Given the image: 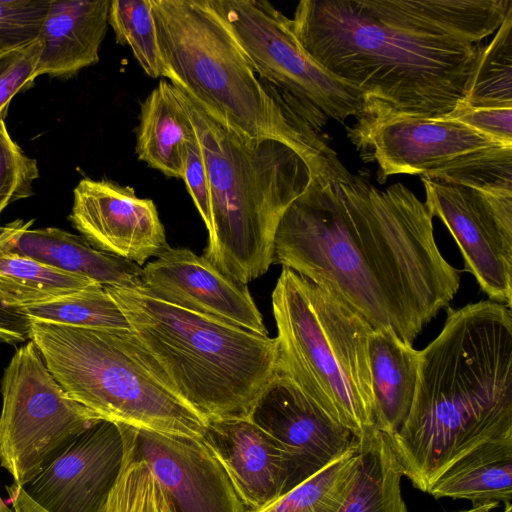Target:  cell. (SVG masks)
Returning a JSON list of instances; mask_svg holds the SVG:
<instances>
[{"label":"cell","mask_w":512,"mask_h":512,"mask_svg":"<svg viewBox=\"0 0 512 512\" xmlns=\"http://www.w3.org/2000/svg\"><path fill=\"white\" fill-rule=\"evenodd\" d=\"M19 309L36 322L94 330L131 331L121 308L100 284Z\"/></svg>","instance_id":"484cf974"},{"label":"cell","mask_w":512,"mask_h":512,"mask_svg":"<svg viewBox=\"0 0 512 512\" xmlns=\"http://www.w3.org/2000/svg\"><path fill=\"white\" fill-rule=\"evenodd\" d=\"M128 428L134 451L153 473L172 512H246L202 439Z\"/></svg>","instance_id":"2e32d148"},{"label":"cell","mask_w":512,"mask_h":512,"mask_svg":"<svg viewBox=\"0 0 512 512\" xmlns=\"http://www.w3.org/2000/svg\"><path fill=\"white\" fill-rule=\"evenodd\" d=\"M125 454L122 425L102 419L22 488L47 512H103Z\"/></svg>","instance_id":"4fadbf2b"},{"label":"cell","mask_w":512,"mask_h":512,"mask_svg":"<svg viewBox=\"0 0 512 512\" xmlns=\"http://www.w3.org/2000/svg\"><path fill=\"white\" fill-rule=\"evenodd\" d=\"M51 0H0V51L39 38Z\"/></svg>","instance_id":"d6a6232c"},{"label":"cell","mask_w":512,"mask_h":512,"mask_svg":"<svg viewBox=\"0 0 512 512\" xmlns=\"http://www.w3.org/2000/svg\"><path fill=\"white\" fill-rule=\"evenodd\" d=\"M0 466L23 487L103 418L70 398L30 340L1 379Z\"/></svg>","instance_id":"30bf717a"},{"label":"cell","mask_w":512,"mask_h":512,"mask_svg":"<svg viewBox=\"0 0 512 512\" xmlns=\"http://www.w3.org/2000/svg\"><path fill=\"white\" fill-rule=\"evenodd\" d=\"M40 50L38 38L22 47L0 51V115H5L11 99L36 79Z\"/></svg>","instance_id":"836d02e7"},{"label":"cell","mask_w":512,"mask_h":512,"mask_svg":"<svg viewBox=\"0 0 512 512\" xmlns=\"http://www.w3.org/2000/svg\"><path fill=\"white\" fill-rule=\"evenodd\" d=\"M248 419L285 451L289 463L287 491L343 456L356 439L281 373L264 387Z\"/></svg>","instance_id":"5bb4252c"},{"label":"cell","mask_w":512,"mask_h":512,"mask_svg":"<svg viewBox=\"0 0 512 512\" xmlns=\"http://www.w3.org/2000/svg\"><path fill=\"white\" fill-rule=\"evenodd\" d=\"M162 512H172V510L170 509V507L168 506V504L164 498V495H163V500H162Z\"/></svg>","instance_id":"60d3db41"},{"label":"cell","mask_w":512,"mask_h":512,"mask_svg":"<svg viewBox=\"0 0 512 512\" xmlns=\"http://www.w3.org/2000/svg\"><path fill=\"white\" fill-rule=\"evenodd\" d=\"M432 218L402 183L380 190L360 176L312 174L278 223L272 264L330 289L374 330L412 345L460 286Z\"/></svg>","instance_id":"6da1fadb"},{"label":"cell","mask_w":512,"mask_h":512,"mask_svg":"<svg viewBox=\"0 0 512 512\" xmlns=\"http://www.w3.org/2000/svg\"><path fill=\"white\" fill-rule=\"evenodd\" d=\"M257 76L315 131L362 112V96L325 71L296 39L291 21L265 0H209Z\"/></svg>","instance_id":"9c48e42d"},{"label":"cell","mask_w":512,"mask_h":512,"mask_svg":"<svg viewBox=\"0 0 512 512\" xmlns=\"http://www.w3.org/2000/svg\"><path fill=\"white\" fill-rule=\"evenodd\" d=\"M34 220H15L0 228V242L58 270L86 277L102 286L139 288L143 268L138 264L103 252L83 237L55 227L30 229Z\"/></svg>","instance_id":"d6986e66"},{"label":"cell","mask_w":512,"mask_h":512,"mask_svg":"<svg viewBox=\"0 0 512 512\" xmlns=\"http://www.w3.org/2000/svg\"><path fill=\"white\" fill-rule=\"evenodd\" d=\"M109 24L116 42L128 45L144 72L164 77L165 68L158 44L151 0H112Z\"/></svg>","instance_id":"f1b7e54d"},{"label":"cell","mask_w":512,"mask_h":512,"mask_svg":"<svg viewBox=\"0 0 512 512\" xmlns=\"http://www.w3.org/2000/svg\"><path fill=\"white\" fill-rule=\"evenodd\" d=\"M385 435V434H384ZM512 436V311L491 300L447 308L443 329L419 351L411 410L385 435L402 471L428 492L479 444Z\"/></svg>","instance_id":"7a4b0ae2"},{"label":"cell","mask_w":512,"mask_h":512,"mask_svg":"<svg viewBox=\"0 0 512 512\" xmlns=\"http://www.w3.org/2000/svg\"><path fill=\"white\" fill-rule=\"evenodd\" d=\"M109 7V0H51L39 35L36 78H68L96 64L109 24Z\"/></svg>","instance_id":"ffe728a7"},{"label":"cell","mask_w":512,"mask_h":512,"mask_svg":"<svg viewBox=\"0 0 512 512\" xmlns=\"http://www.w3.org/2000/svg\"><path fill=\"white\" fill-rule=\"evenodd\" d=\"M348 136L375 161L380 182L395 174H426L464 155L504 145L448 118H391L355 122Z\"/></svg>","instance_id":"7c38bea8"},{"label":"cell","mask_w":512,"mask_h":512,"mask_svg":"<svg viewBox=\"0 0 512 512\" xmlns=\"http://www.w3.org/2000/svg\"><path fill=\"white\" fill-rule=\"evenodd\" d=\"M369 360L374 400V427L385 435L397 432L412 407L419 351L394 334L373 330Z\"/></svg>","instance_id":"44dd1931"},{"label":"cell","mask_w":512,"mask_h":512,"mask_svg":"<svg viewBox=\"0 0 512 512\" xmlns=\"http://www.w3.org/2000/svg\"><path fill=\"white\" fill-rule=\"evenodd\" d=\"M164 78L210 117L248 141L279 140L321 174L347 169L336 153L261 82L226 21L209 0H151Z\"/></svg>","instance_id":"277c9868"},{"label":"cell","mask_w":512,"mask_h":512,"mask_svg":"<svg viewBox=\"0 0 512 512\" xmlns=\"http://www.w3.org/2000/svg\"><path fill=\"white\" fill-rule=\"evenodd\" d=\"M182 179L208 231L212 236V214L209 179L201 144L197 135L187 144Z\"/></svg>","instance_id":"e575fe53"},{"label":"cell","mask_w":512,"mask_h":512,"mask_svg":"<svg viewBox=\"0 0 512 512\" xmlns=\"http://www.w3.org/2000/svg\"><path fill=\"white\" fill-rule=\"evenodd\" d=\"M421 178L491 193H512V145L464 155Z\"/></svg>","instance_id":"f546056e"},{"label":"cell","mask_w":512,"mask_h":512,"mask_svg":"<svg viewBox=\"0 0 512 512\" xmlns=\"http://www.w3.org/2000/svg\"><path fill=\"white\" fill-rule=\"evenodd\" d=\"M202 440L225 469L246 511L262 509L287 492L285 451L248 418L207 421Z\"/></svg>","instance_id":"ac0fdd59"},{"label":"cell","mask_w":512,"mask_h":512,"mask_svg":"<svg viewBox=\"0 0 512 512\" xmlns=\"http://www.w3.org/2000/svg\"><path fill=\"white\" fill-rule=\"evenodd\" d=\"M174 88L208 173L213 232L203 256L247 284L272 264L274 235L287 207L304 192L312 174H323L282 141L240 138Z\"/></svg>","instance_id":"5b68a950"},{"label":"cell","mask_w":512,"mask_h":512,"mask_svg":"<svg viewBox=\"0 0 512 512\" xmlns=\"http://www.w3.org/2000/svg\"><path fill=\"white\" fill-rule=\"evenodd\" d=\"M69 219L91 246L139 266L170 248L154 202L110 180H80Z\"/></svg>","instance_id":"9a60e30c"},{"label":"cell","mask_w":512,"mask_h":512,"mask_svg":"<svg viewBox=\"0 0 512 512\" xmlns=\"http://www.w3.org/2000/svg\"><path fill=\"white\" fill-rule=\"evenodd\" d=\"M0 512H13L12 509H10L5 501L2 499L1 495H0Z\"/></svg>","instance_id":"ab89813d"},{"label":"cell","mask_w":512,"mask_h":512,"mask_svg":"<svg viewBox=\"0 0 512 512\" xmlns=\"http://www.w3.org/2000/svg\"><path fill=\"white\" fill-rule=\"evenodd\" d=\"M141 288L176 307L268 335L246 284L188 248H169L143 268Z\"/></svg>","instance_id":"e0dca14e"},{"label":"cell","mask_w":512,"mask_h":512,"mask_svg":"<svg viewBox=\"0 0 512 512\" xmlns=\"http://www.w3.org/2000/svg\"><path fill=\"white\" fill-rule=\"evenodd\" d=\"M31 319L19 308L8 306L0 296V341L16 345L30 340Z\"/></svg>","instance_id":"8d00e7d4"},{"label":"cell","mask_w":512,"mask_h":512,"mask_svg":"<svg viewBox=\"0 0 512 512\" xmlns=\"http://www.w3.org/2000/svg\"><path fill=\"white\" fill-rule=\"evenodd\" d=\"M94 281L40 263L0 242V296L5 304L23 308L74 293Z\"/></svg>","instance_id":"d4e9b609"},{"label":"cell","mask_w":512,"mask_h":512,"mask_svg":"<svg viewBox=\"0 0 512 512\" xmlns=\"http://www.w3.org/2000/svg\"><path fill=\"white\" fill-rule=\"evenodd\" d=\"M4 116L0 115V216L11 203L32 196L39 178L37 161L11 138Z\"/></svg>","instance_id":"1f68e13d"},{"label":"cell","mask_w":512,"mask_h":512,"mask_svg":"<svg viewBox=\"0 0 512 512\" xmlns=\"http://www.w3.org/2000/svg\"><path fill=\"white\" fill-rule=\"evenodd\" d=\"M425 205L455 239L465 270L489 300L512 307V193L421 178Z\"/></svg>","instance_id":"8fae6325"},{"label":"cell","mask_w":512,"mask_h":512,"mask_svg":"<svg viewBox=\"0 0 512 512\" xmlns=\"http://www.w3.org/2000/svg\"><path fill=\"white\" fill-rule=\"evenodd\" d=\"M194 135L174 86L160 80L141 104L136 141L139 160L168 177L182 179L186 147Z\"/></svg>","instance_id":"7402d4cb"},{"label":"cell","mask_w":512,"mask_h":512,"mask_svg":"<svg viewBox=\"0 0 512 512\" xmlns=\"http://www.w3.org/2000/svg\"><path fill=\"white\" fill-rule=\"evenodd\" d=\"M474 506L512 502V436L483 442L454 461L428 492Z\"/></svg>","instance_id":"603a6c76"},{"label":"cell","mask_w":512,"mask_h":512,"mask_svg":"<svg viewBox=\"0 0 512 512\" xmlns=\"http://www.w3.org/2000/svg\"><path fill=\"white\" fill-rule=\"evenodd\" d=\"M290 21L309 56L361 94L356 122L447 118L484 48L404 26L376 0H302Z\"/></svg>","instance_id":"3957f363"},{"label":"cell","mask_w":512,"mask_h":512,"mask_svg":"<svg viewBox=\"0 0 512 512\" xmlns=\"http://www.w3.org/2000/svg\"><path fill=\"white\" fill-rule=\"evenodd\" d=\"M30 340L66 394L103 419L202 439L206 421L173 391L132 331L32 321Z\"/></svg>","instance_id":"ba28073f"},{"label":"cell","mask_w":512,"mask_h":512,"mask_svg":"<svg viewBox=\"0 0 512 512\" xmlns=\"http://www.w3.org/2000/svg\"><path fill=\"white\" fill-rule=\"evenodd\" d=\"M104 287L189 407L206 422L248 418L278 373L276 338L176 307L141 287Z\"/></svg>","instance_id":"8992f818"},{"label":"cell","mask_w":512,"mask_h":512,"mask_svg":"<svg viewBox=\"0 0 512 512\" xmlns=\"http://www.w3.org/2000/svg\"><path fill=\"white\" fill-rule=\"evenodd\" d=\"M357 438V470L338 512H409L402 496V471L385 435L374 427Z\"/></svg>","instance_id":"cb8c5ba5"},{"label":"cell","mask_w":512,"mask_h":512,"mask_svg":"<svg viewBox=\"0 0 512 512\" xmlns=\"http://www.w3.org/2000/svg\"><path fill=\"white\" fill-rule=\"evenodd\" d=\"M499 504L497 503H489L482 505H475L473 508L460 512H491L492 509L497 507ZM502 512H512V504H506L505 508Z\"/></svg>","instance_id":"f35d334b"},{"label":"cell","mask_w":512,"mask_h":512,"mask_svg":"<svg viewBox=\"0 0 512 512\" xmlns=\"http://www.w3.org/2000/svg\"><path fill=\"white\" fill-rule=\"evenodd\" d=\"M359 461V443L266 507L246 512H338L352 487Z\"/></svg>","instance_id":"4316f807"},{"label":"cell","mask_w":512,"mask_h":512,"mask_svg":"<svg viewBox=\"0 0 512 512\" xmlns=\"http://www.w3.org/2000/svg\"><path fill=\"white\" fill-rule=\"evenodd\" d=\"M278 373L360 437L374 428L372 326L330 289L283 267L272 293Z\"/></svg>","instance_id":"52a82bcc"},{"label":"cell","mask_w":512,"mask_h":512,"mask_svg":"<svg viewBox=\"0 0 512 512\" xmlns=\"http://www.w3.org/2000/svg\"><path fill=\"white\" fill-rule=\"evenodd\" d=\"M447 118L504 145H512V108H457Z\"/></svg>","instance_id":"d590c367"},{"label":"cell","mask_w":512,"mask_h":512,"mask_svg":"<svg viewBox=\"0 0 512 512\" xmlns=\"http://www.w3.org/2000/svg\"><path fill=\"white\" fill-rule=\"evenodd\" d=\"M122 427L126 438L124 464L103 512H162L163 493L159 484L134 451L128 427Z\"/></svg>","instance_id":"4dcf8cb0"},{"label":"cell","mask_w":512,"mask_h":512,"mask_svg":"<svg viewBox=\"0 0 512 512\" xmlns=\"http://www.w3.org/2000/svg\"><path fill=\"white\" fill-rule=\"evenodd\" d=\"M13 512H47L34 502L20 486L14 483L7 487Z\"/></svg>","instance_id":"74e56055"},{"label":"cell","mask_w":512,"mask_h":512,"mask_svg":"<svg viewBox=\"0 0 512 512\" xmlns=\"http://www.w3.org/2000/svg\"><path fill=\"white\" fill-rule=\"evenodd\" d=\"M457 108H512V8L483 48Z\"/></svg>","instance_id":"83f0119b"}]
</instances>
